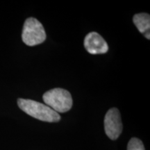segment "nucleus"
<instances>
[{
    "mask_svg": "<svg viewBox=\"0 0 150 150\" xmlns=\"http://www.w3.org/2000/svg\"><path fill=\"white\" fill-rule=\"evenodd\" d=\"M18 105L21 110L31 117L43 122H57L61 116L46 104L31 99H18Z\"/></svg>",
    "mask_w": 150,
    "mask_h": 150,
    "instance_id": "nucleus-1",
    "label": "nucleus"
},
{
    "mask_svg": "<svg viewBox=\"0 0 150 150\" xmlns=\"http://www.w3.org/2000/svg\"><path fill=\"white\" fill-rule=\"evenodd\" d=\"M84 47L91 54H102L108 51V45L106 40L98 33L91 32L84 39Z\"/></svg>",
    "mask_w": 150,
    "mask_h": 150,
    "instance_id": "nucleus-5",
    "label": "nucleus"
},
{
    "mask_svg": "<svg viewBox=\"0 0 150 150\" xmlns=\"http://www.w3.org/2000/svg\"><path fill=\"white\" fill-rule=\"evenodd\" d=\"M133 21L140 33H143L146 38L149 40L150 16L147 13L136 14L133 18Z\"/></svg>",
    "mask_w": 150,
    "mask_h": 150,
    "instance_id": "nucleus-6",
    "label": "nucleus"
},
{
    "mask_svg": "<svg viewBox=\"0 0 150 150\" xmlns=\"http://www.w3.org/2000/svg\"><path fill=\"white\" fill-rule=\"evenodd\" d=\"M43 101L47 106L56 112H65L72 106V98L70 92L63 88H54L43 95Z\"/></svg>",
    "mask_w": 150,
    "mask_h": 150,
    "instance_id": "nucleus-2",
    "label": "nucleus"
},
{
    "mask_svg": "<svg viewBox=\"0 0 150 150\" xmlns=\"http://www.w3.org/2000/svg\"><path fill=\"white\" fill-rule=\"evenodd\" d=\"M104 129L110 139L116 140L122 131L121 116L117 108H112L108 110L104 117Z\"/></svg>",
    "mask_w": 150,
    "mask_h": 150,
    "instance_id": "nucleus-4",
    "label": "nucleus"
},
{
    "mask_svg": "<svg viewBox=\"0 0 150 150\" xmlns=\"http://www.w3.org/2000/svg\"><path fill=\"white\" fill-rule=\"evenodd\" d=\"M127 150H145L143 143L140 139L136 138H133L129 140Z\"/></svg>",
    "mask_w": 150,
    "mask_h": 150,
    "instance_id": "nucleus-7",
    "label": "nucleus"
},
{
    "mask_svg": "<svg viewBox=\"0 0 150 150\" xmlns=\"http://www.w3.org/2000/svg\"><path fill=\"white\" fill-rule=\"evenodd\" d=\"M47 35L42 24L37 19L29 18L26 20L22 30V38L28 46L41 44L46 40Z\"/></svg>",
    "mask_w": 150,
    "mask_h": 150,
    "instance_id": "nucleus-3",
    "label": "nucleus"
}]
</instances>
